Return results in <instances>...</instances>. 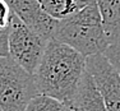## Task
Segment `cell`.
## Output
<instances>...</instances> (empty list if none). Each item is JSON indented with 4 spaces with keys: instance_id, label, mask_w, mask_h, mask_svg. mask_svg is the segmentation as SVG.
Instances as JSON below:
<instances>
[{
    "instance_id": "6da1fadb",
    "label": "cell",
    "mask_w": 120,
    "mask_h": 111,
    "mask_svg": "<svg viewBox=\"0 0 120 111\" xmlns=\"http://www.w3.org/2000/svg\"><path fill=\"white\" fill-rule=\"evenodd\" d=\"M84 72L86 56L73 47L51 38L33 77L41 95L69 102Z\"/></svg>"
},
{
    "instance_id": "7a4b0ae2",
    "label": "cell",
    "mask_w": 120,
    "mask_h": 111,
    "mask_svg": "<svg viewBox=\"0 0 120 111\" xmlns=\"http://www.w3.org/2000/svg\"><path fill=\"white\" fill-rule=\"evenodd\" d=\"M52 38L73 47L86 58L104 54L109 44L97 4L87 5L58 22Z\"/></svg>"
},
{
    "instance_id": "3957f363",
    "label": "cell",
    "mask_w": 120,
    "mask_h": 111,
    "mask_svg": "<svg viewBox=\"0 0 120 111\" xmlns=\"http://www.w3.org/2000/svg\"><path fill=\"white\" fill-rule=\"evenodd\" d=\"M38 93L32 74L10 56H0V110L24 111Z\"/></svg>"
},
{
    "instance_id": "277c9868",
    "label": "cell",
    "mask_w": 120,
    "mask_h": 111,
    "mask_svg": "<svg viewBox=\"0 0 120 111\" xmlns=\"http://www.w3.org/2000/svg\"><path fill=\"white\" fill-rule=\"evenodd\" d=\"M47 42L13 13L9 23V56L32 75L41 61Z\"/></svg>"
},
{
    "instance_id": "5b68a950",
    "label": "cell",
    "mask_w": 120,
    "mask_h": 111,
    "mask_svg": "<svg viewBox=\"0 0 120 111\" xmlns=\"http://www.w3.org/2000/svg\"><path fill=\"white\" fill-rule=\"evenodd\" d=\"M86 70L100 91L109 111H120V74L104 54L86 58Z\"/></svg>"
},
{
    "instance_id": "8992f818",
    "label": "cell",
    "mask_w": 120,
    "mask_h": 111,
    "mask_svg": "<svg viewBox=\"0 0 120 111\" xmlns=\"http://www.w3.org/2000/svg\"><path fill=\"white\" fill-rule=\"evenodd\" d=\"M7 3L28 28L47 41L52 38L59 21L49 15L37 0H7Z\"/></svg>"
},
{
    "instance_id": "52a82bcc",
    "label": "cell",
    "mask_w": 120,
    "mask_h": 111,
    "mask_svg": "<svg viewBox=\"0 0 120 111\" xmlns=\"http://www.w3.org/2000/svg\"><path fill=\"white\" fill-rule=\"evenodd\" d=\"M72 104L78 107L79 111H109L104 102L100 91L97 89L95 82L90 73L86 70L82 75V79L74 93Z\"/></svg>"
},
{
    "instance_id": "ba28073f",
    "label": "cell",
    "mask_w": 120,
    "mask_h": 111,
    "mask_svg": "<svg viewBox=\"0 0 120 111\" xmlns=\"http://www.w3.org/2000/svg\"><path fill=\"white\" fill-rule=\"evenodd\" d=\"M97 7L109 44H120V0H98Z\"/></svg>"
},
{
    "instance_id": "9c48e42d",
    "label": "cell",
    "mask_w": 120,
    "mask_h": 111,
    "mask_svg": "<svg viewBox=\"0 0 120 111\" xmlns=\"http://www.w3.org/2000/svg\"><path fill=\"white\" fill-rule=\"evenodd\" d=\"M42 9L52 18L61 21L79 10L74 0H37Z\"/></svg>"
},
{
    "instance_id": "30bf717a",
    "label": "cell",
    "mask_w": 120,
    "mask_h": 111,
    "mask_svg": "<svg viewBox=\"0 0 120 111\" xmlns=\"http://www.w3.org/2000/svg\"><path fill=\"white\" fill-rule=\"evenodd\" d=\"M24 111H68L63 101L38 93L30 101Z\"/></svg>"
},
{
    "instance_id": "8fae6325",
    "label": "cell",
    "mask_w": 120,
    "mask_h": 111,
    "mask_svg": "<svg viewBox=\"0 0 120 111\" xmlns=\"http://www.w3.org/2000/svg\"><path fill=\"white\" fill-rule=\"evenodd\" d=\"M104 55L109 59V61L115 67V69L120 74V44L109 45L107 49L104 51Z\"/></svg>"
},
{
    "instance_id": "7c38bea8",
    "label": "cell",
    "mask_w": 120,
    "mask_h": 111,
    "mask_svg": "<svg viewBox=\"0 0 120 111\" xmlns=\"http://www.w3.org/2000/svg\"><path fill=\"white\" fill-rule=\"evenodd\" d=\"M12 17L13 12L7 0H0V27H8Z\"/></svg>"
},
{
    "instance_id": "4fadbf2b",
    "label": "cell",
    "mask_w": 120,
    "mask_h": 111,
    "mask_svg": "<svg viewBox=\"0 0 120 111\" xmlns=\"http://www.w3.org/2000/svg\"><path fill=\"white\" fill-rule=\"evenodd\" d=\"M0 56H9V26L0 27Z\"/></svg>"
},
{
    "instance_id": "5bb4252c",
    "label": "cell",
    "mask_w": 120,
    "mask_h": 111,
    "mask_svg": "<svg viewBox=\"0 0 120 111\" xmlns=\"http://www.w3.org/2000/svg\"><path fill=\"white\" fill-rule=\"evenodd\" d=\"M64 104L67 105V110H68V111H79L78 107H75V106L72 104V102H64Z\"/></svg>"
},
{
    "instance_id": "9a60e30c",
    "label": "cell",
    "mask_w": 120,
    "mask_h": 111,
    "mask_svg": "<svg viewBox=\"0 0 120 111\" xmlns=\"http://www.w3.org/2000/svg\"><path fill=\"white\" fill-rule=\"evenodd\" d=\"M0 111H1V110H0Z\"/></svg>"
}]
</instances>
